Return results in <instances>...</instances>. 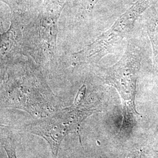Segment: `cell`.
I'll list each match as a JSON object with an SVG mask.
<instances>
[{
	"label": "cell",
	"instance_id": "5",
	"mask_svg": "<svg viewBox=\"0 0 158 158\" xmlns=\"http://www.w3.org/2000/svg\"><path fill=\"white\" fill-rule=\"evenodd\" d=\"M2 141V146L8 158H17L15 141L11 132L6 131V135H3Z\"/></svg>",
	"mask_w": 158,
	"mask_h": 158
},
{
	"label": "cell",
	"instance_id": "1",
	"mask_svg": "<svg viewBox=\"0 0 158 158\" xmlns=\"http://www.w3.org/2000/svg\"><path fill=\"white\" fill-rule=\"evenodd\" d=\"M85 93V88L83 87L71 107L24 125L22 130L44 138L49 145L52 158H57L63 140L69 134L77 132L85 119L97 111L92 104L83 102Z\"/></svg>",
	"mask_w": 158,
	"mask_h": 158
},
{
	"label": "cell",
	"instance_id": "2",
	"mask_svg": "<svg viewBox=\"0 0 158 158\" xmlns=\"http://www.w3.org/2000/svg\"><path fill=\"white\" fill-rule=\"evenodd\" d=\"M142 50L134 43L128 46L119 62L106 72L105 80L114 87L121 96L123 106V123L121 130L124 132L134 124L139 114L136 110V88L141 67Z\"/></svg>",
	"mask_w": 158,
	"mask_h": 158
},
{
	"label": "cell",
	"instance_id": "4",
	"mask_svg": "<svg viewBox=\"0 0 158 158\" xmlns=\"http://www.w3.org/2000/svg\"><path fill=\"white\" fill-rule=\"evenodd\" d=\"M147 31L152 46L153 68L158 73V17L153 18L148 23Z\"/></svg>",
	"mask_w": 158,
	"mask_h": 158
},
{
	"label": "cell",
	"instance_id": "3",
	"mask_svg": "<svg viewBox=\"0 0 158 158\" xmlns=\"http://www.w3.org/2000/svg\"><path fill=\"white\" fill-rule=\"evenodd\" d=\"M150 1L138 0L107 31L102 34L86 49L79 53V60L87 62L98 59L112 52L129 36L136 20L148 7Z\"/></svg>",
	"mask_w": 158,
	"mask_h": 158
}]
</instances>
